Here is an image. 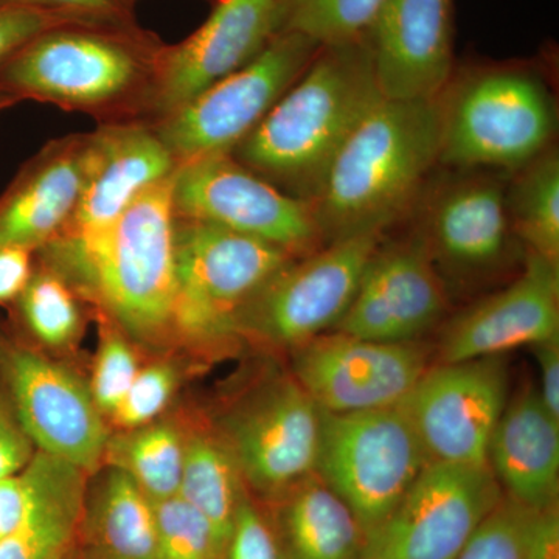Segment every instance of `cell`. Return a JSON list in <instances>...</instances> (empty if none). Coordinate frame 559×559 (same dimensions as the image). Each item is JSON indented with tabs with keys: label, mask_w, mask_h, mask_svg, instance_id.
<instances>
[{
	"label": "cell",
	"mask_w": 559,
	"mask_h": 559,
	"mask_svg": "<svg viewBox=\"0 0 559 559\" xmlns=\"http://www.w3.org/2000/svg\"><path fill=\"white\" fill-rule=\"evenodd\" d=\"M27 469L31 506L21 524L0 539V559H61L76 546L90 474L39 450Z\"/></svg>",
	"instance_id": "cell-24"
},
{
	"label": "cell",
	"mask_w": 559,
	"mask_h": 559,
	"mask_svg": "<svg viewBox=\"0 0 559 559\" xmlns=\"http://www.w3.org/2000/svg\"><path fill=\"white\" fill-rule=\"evenodd\" d=\"M87 132L51 139L0 193V246L33 252L68 229L83 186Z\"/></svg>",
	"instance_id": "cell-21"
},
{
	"label": "cell",
	"mask_w": 559,
	"mask_h": 559,
	"mask_svg": "<svg viewBox=\"0 0 559 559\" xmlns=\"http://www.w3.org/2000/svg\"><path fill=\"white\" fill-rule=\"evenodd\" d=\"M381 97L369 36L322 46L230 156L283 193L312 202L342 146Z\"/></svg>",
	"instance_id": "cell-2"
},
{
	"label": "cell",
	"mask_w": 559,
	"mask_h": 559,
	"mask_svg": "<svg viewBox=\"0 0 559 559\" xmlns=\"http://www.w3.org/2000/svg\"><path fill=\"white\" fill-rule=\"evenodd\" d=\"M76 547L83 559H157L154 503L124 471L91 474Z\"/></svg>",
	"instance_id": "cell-26"
},
{
	"label": "cell",
	"mask_w": 559,
	"mask_h": 559,
	"mask_svg": "<svg viewBox=\"0 0 559 559\" xmlns=\"http://www.w3.org/2000/svg\"><path fill=\"white\" fill-rule=\"evenodd\" d=\"M536 362L539 366L540 400L547 411L559 419V337L535 345Z\"/></svg>",
	"instance_id": "cell-43"
},
{
	"label": "cell",
	"mask_w": 559,
	"mask_h": 559,
	"mask_svg": "<svg viewBox=\"0 0 559 559\" xmlns=\"http://www.w3.org/2000/svg\"><path fill=\"white\" fill-rule=\"evenodd\" d=\"M11 2V0H0V7L5 5V3Z\"/></svg>",
	"instance_id": "cell-46"
},
{
	"label": "cell",
	"mask_w": 559,
	"mask_h": 559,
	"mask_svg": "<svg viewBox=\"0 0 559 559\" xmlns=\"http://www.w3.org/2000/svg\"><path fill=\"white\" fill-rule=\"evenodd\" d=\"M35 253L16 246H0V307L11 308L27 286Z\"/></svg>",
	"instance_id": "cell-40"
},
{
	"label": "cell",
	"mask_w": 559,
	"mask_h": 559,
	"mask_svg": "<svg viewBox=\"0 0 559 559\" xmlns=\"http://www.w3.org/2000/svg\"><path fill=\"white\" fill-rule=\"evenodd\" d=\"M525 559H559V511L557 506L533 511Z\"/></svg>",
	"instance_id": "cell-42"
},
{
	"label": "cell",
	"mask_w": 559,
	"mask_h": 559,
	"mask_svg": "<svg viewBox=\"0 0 559 559\" xmlns=\"http://www.w3.org/2000/svg\"><path fill=\"white\" fill-rule=\"evenodd\" d=\"M428 463L403 403L356 414L322 412L316 473L347 503L366 535L392 513Z\"/></svg>",
	"instance_id": "cell-8"
},
{
	"label": "cell",
	"mask_w": 559,
	"mask_h": 559,
	"mask_svg": "<svg viewBox=\"0 0 559 559\" xmlns=\"http://www.w3.org/2000/svg\"><path fill=\"white\" fill-rule=\"evenodd\" d=\"M385 0H282V32H296L322 46L369 36Z\"/></svg>",
	"instance_id": "cell-31"
},
{
	"label": "cell",
	"mask_w": 559,
	"mask_h": 559,
	"mask_svg": "<svg viewBox=\"0 0 559 559\" xmlns=\"http://www.w3.org/2000/svg\"><path fill=\"white\" fill-rule=\"evenodd\" d=\"M381 95L436 100L452 76V0H385L369 33Z\"/></svg>",
	"instance_id": "cell-20"
},
{
	"label": "cell",
	"mask_w": 559,
	"mask_h": 559,
	"mask_svg": "<svg viewBox=\"0 0 559 559\" xmlns=\"http://www.w3.org/2000/svg\"><path fill=\"white\" fill-rule=\"evenodd\" d=\"M533 511L503 496L455 559H525Z\"/></svg>",
	"instance_id": "cell-35"
},
{
	"label": "cell",
	"mask_w": 559,
	"mask_h": 559,
	"mask_svg": "<svg viewBox=\"0 0 559 559\" xmlns=\"http://www.w3.org/2000/svg\"><path fill=\"white\" fill-rule=\"evenodd\" d=\"M487 463L506 498L530 510L557 506L559 419L532 385L507 401L489 440Z\"/></svg>",
	"instance_id": "cell-22"
},
{
	"label": "cell",
	"mask_w": 559,
	"mask_h": 559,
	"mask_svg": "<svg viewBox=\"0 0 559 559\" xmlns=\"http://www.w3.org/2000/svg\"><path fill=\"white\" fill-rule=\"evenodd\" d=\"M134 2H138V0H134Z\"/></svg>",
	"instance_id": "cell-47"
},
{
	"label": "cell",
	"mask_w": 559,
	"mask_h": 559,
	"mask_svg": "<svg viewBox=\"0 0 559 559\" xmlns=\"http://www.w3.org/2000/svg\"><path fill=\"white\" fill-rule=\"evenodd\" d=\"M36 451L35 441L22 426L13 403L0 385V479L25 469Z\"/></svg>",
	"instance_id": "cell-38"
},
{
	"label": "cell",
	"mask_w": 559,
	"mask_h": 559,
	"mask_svg": "<svg viewBox=\"0 0 559 559\" xmlns=\"http://www.w3.org/2000/svg\"><path fill=\"white\" fill-rule=\"evenodd\" d=\"M507 197L496 180H463L441 191L430 209L433 260L460 272L489 271L500 263L511 234Z\"/></svg>",
	"instance_id": "cell-23"
},
{
	"label": "cell",
	"mask_w": 559,
	"mask_h": 559,
	"mask_svg": "<svg viewBox=\"0 0 559 559\" xmlns=\"http://www.w3.org/2000/svg\"><path fill=\"white\" fill-rule=\"evenodd\" d=\"M186 412L130 430H110L103 465L124 471L153 503L178 496L186 452Z\"/></svg>",
	"instance_id": "cell-28"
},
{
	"label": "cell",
	"mask_w": 559,
	"mask_h": 559,
	"mask_svg": "<svg viewBox=\"0 0 559 559\" xmlns=\"http://www.w3.org/2000/svg\"><path fill=\"white\" fill-rule=\"evenodd\" d=\"M381 235L329 242L280 267L238 312L240 344L290 353L334 330L355 299Z\"/></svg>",
	"instance_id": "cell-7"
},
{
	"label": "cell",
	"mask_w": 559,
	"mask_h": 559,
	"mask_svg": "<svg viewBox=\"0 0 559 559\" xmlns=\"http://www.w3.org/2000/svg\"><path fill=\"white\" fill-rule=\"evenodd\" d=\"M0 385L39 451L90 476L100 468L110 426L87 381L13 323L0 322Z\"/></svg>",
	"instance_id": "cell-11"
},
{
	"label": "cell",
	"mask_w": 559,
	"mask_h": 559,
	"mask_svg": "<svg viewBox=\"0 0 559 559\" xmlns=\"http://www.w3.org/2000/svg\"><path fill=\"white\" fill-rule=\"evenodd\" d=\"M320 46L296 32H280L245 68L151 124L178 168L230 154L300 79Z\"/></svg>",
	"instance_id": "cell-10"
},
{
	"label": "cell",
	"mask_w": 559,
	"mask_h": 559,
	"mask_svg": "<svg viewBox=\"0 0 559 559\" xmlns=\"http://www.w3.org/2000/svg\"><path fill=\"white\" fill-rule=\"evenodd\" d=\"M61 559H83L81 558L79 547H73L72 550L68 551V554L64 555Z\"/></svg>",
	"instance_id": "cell-45"
},
{
	"label": "cell",
	"mask_w": 559,
	"mask_h": 559,
	"mask_svg": "<svg viewBox=\"0 0 559 559\" xmlns=\"http://www.w3.org/2000/svg\"><path fill=\"white\" fill-rule=\"evenodd\" d=\"M521 170L507 197L511 230L530 252L559 264L558 151H544Z\"/></svg>",
	"instance_id": "cell-30"
},
{
	"label": "cell",
	"mask_w": 559,
	"mask_h": 559,
	"mask_svg": "<svg viewBox=\"0 0 559 559\" xmlns=\"http://www.w3.org/2000/svg\"><path fill=\"white\" fill-rule=\"evenodd\" d=\"M223 559H283L266 513L248 491L235 513Z\"/></svg>",
	"instance_id": "cell-37"
},
{
	"label": "cell",
	"mask_w": 559,
	"mask_h": 559,
	"mask_svg": "<svg viewBox=\"0 0 559 559\" xmlns=\"http://www.w3.org/2000/svg\"><path fill=\"white\" fill-rule=\"evenodd\" d=\"M264 506L283 559H364V528L318 473Z\"/></svg>",
	"instance_id": "cell-25"
},
{
	"label": "cell",
	"mask_w": 559,
	"mask_h": 559,
	"mask_svg": "<svg viewBox=\"0 0 559 559\" xmlns=\"http://www.w3.org/2000/svg\"><path fill=\"white\" fill-rule=\"evenodd\" d=\"M17 103L20 102H17L13 95L0 91V114L5 112L7 109L13 108V106H16Z\"/></svg>",
	"instance_id": "cell-44"
},
{
	"label": "cell",
	"mask_w": 559,
	"mask_h": 559,
	"mask_svg": "<svg viewBox=\"0 0 559 559\" xmlns=\"http://www.w3.org/2000/svg\"><path fill=\"white\" fill-rule=\"evenodd\" d=\"M43 9L60 11L90 24H132L134 0H21Z\"/></svg>",
	"instance_id": "cell-39"
},
{
	"label": "cell",
	"mask_w": 559,
	"mask_h": 559,
	"mask_svg": "<svg viewBox=\"0 0 559 559\" xmlns=\"http://www.w3.org/2000/svg\"><path fill=\"white\" fill-rule=\"evenodd\" d=\"M173 213L248 235L296 257L322 248L311 202L283 193L230 154L182 165L173 182Z\"/></svg>",
	"instance_id": "cell-13"
},
{
	"label": "cell",
	"mask_w": 559,
	"mask_h": 559,
	"mask_svg": "<svg viewBox=\"0 0 559 559\" xmlns=\"http://www.w3.org/2000/svg\"><path fill=\"white\" fill-rule=\"evenodd\" d=\"M69 24L90 22L21 0H11L0 7V68L43 33Z\"/></svg>",
	"instance_id": "cell-36"
},
{
	"label": "cell",
	"mask_w": 559,
	"mask_h": 559,
	"mask_svg": "<svg viewBox=\"0 0 559 559\" xmlns=\"http://www.w3.org/2000/svg\"><path fill=\"white\" fill-rule=\"evenodd\" d=\"M210 423L257 502H271L316 473L322 411L290 373L257 382Z\"/></svg>",
	"instance_id": "cell-9"
},
{
	"label": "cell",
	"mask_w": 559,
	"mask_h": 559,
	"mask_svg": "<svg viewBox=\"0 0 559 559\" xmlns=\"http://www.w3.org/2000/svg\"><path fill=\"white\" fill-rule=\"evenodd\" d=\"M164 46L135 22L61 25L0 68V91L97 124L146 123Z\"/></svg>",
	"instance_id": "cell-3"
},
{
	"label": "cell",
	"mask_w": 559,
	"mask_h": 559,
	"mask_svg": "<svg viewBox=\"0 0 559 559\" xmlns=\"http://www.w3.org/2000/svg\"><path fill=\"white\" fill-rule=\"evenodd\" d=\"M439 160L521 170L550 148L557 128L546 84L528 69H477L437 98Z\"/></svg>",
	"instance_id": "cell-6"
},
{
	"label": "cell",
	"mask_w": 559,
	"mask_h": 559,
	"mask_svg": "<svg viewBox=\"0 0 559 559\" xmlns=\"http://www.w3.org/2000/svg\"><path fill=\"white\" fill-rule=\"evenodd\" d=\"M448 305L447 286L425 240L380 245L334 331L390 344L417 342L440 322Z\"/></svg>",
	"instance_id": "cell-17"
},
{
	"label": "cell",
	"mask_w": 559,
	"mask_h": 559,
	"mask_svg": "<svg viewBox=\"0 0 559 559\" xmlns=\"http://www.w3.org/2000/svg\"><path fill=\"white\" fill-rule=\"evenodd\" d=\"M157 559H223L209 522L179 496L154 503Z\"/></svg>",
	"instance_id": "cell-34"
},
{
	"label": "cell",
	"mask_w": 559,
	"mask_h": 559,
	"mask_svg": "<svg viewBox=\"0 0 559 559\" xmlns=\"http://www.w3.org/2000/svg\"><path fill=\"white\" fill-rule=\"evenodd\" d=\"M32 500V476L27 466L0 479V539L9 536L27 513Z\"/></svg>",
	"instance_id": "cell-41"
},
{
	"label": "cell",
	"mask_w": 559,
	"mask_h": 559,
	"mask_svg": "<svg viewBox=\"0 0 559 559\" xmlns=\"http://www.w3.org/2000/svg\"><path fill=\"white\" fill-rule=\"evenodd\" d=\"M293 259L270 242L175 216L171 352L209 359L238 347V312Z\"/></svg>",
	"instance_id": "cell-5"
},
{
	"label": "cell",
	"mask_w": 559,
	"mask_h": 559,
	"mask_svg": "<svg viewBox=\"0 0 559 559\" xmlns=\"http://www.w3.org/2000/svg\"><path fill=\"white\" fill-rule=\"evenodd\" d=\"M175 176L140 194L100 240L79 245L60 237L36 252L79 290L91 312L108 316L153 355L173 353Z\"/></svg>",
	"instance_id": "cell-1"
},
{
	"label": "cell",
	"mask_w": 559,
	"mask_h": 559,
	"mask_svg": "<svg viewBox=\"0 0 559 559\" xmlns=\"http://www.w3.org/2000/svg\"><path fill=\"white\" fill-rule=\"evenodd\" d=\"M502 499L488 463L429 462L367 533L364 559H455Z\"/></svg>",
	"instance_id": "cell-12"
},
{
	"label": "cell",
	"mask_w": 559,
	"mask_h": 559,
	"mask_svg": "<svg viewBox=\"0 0 559 559\" xmlns=\"http://www.w3.org/2000/svg\"><path fill=\"white\" fill-rule=\"evenodd\" d=\"M509 401L502 356L430 366L403 401L429 462L487 465L492 430Z\"/></svg>",
	"instance_id": "cell-15"
},
{
	"label": "cell",
	"mask_w": 559,
	"mask_h": 559,
	"mask_svg": "<svg viewBox=\"0 0 559 559\" xmlns=\"http://www.w3.org/2000/svg\"><path fill=\"white\" fill-rule=\"evenodd\" d=\"M282 0H216L186 39L162 49L148 119L153 124L237 72L282 32Z\"/></svg>",
	"instance_id": "cell-16"
},
{
	"label": "cell",
	"mask_w": 559,
	"mask_h": 559,
	"mask_svg": "<svg viewBox=\"0 0 559 559\" xmlns=\"http://www.w3.org/2000/svg\"><path fill=\"white\" fill-rule=\"evenodd\" d=\"M178 170L170 151L145 121L97 124L87 132L79 205L60 237L79 245L100 240L140 194Z\"/></svg>",
	"instance_id": "cell-18"
},
{
	"label": "cell",
	"mask_w": 559,
	"mask_h": 559,
	"mask_svg": "<svg viewBox=\"0 0 559 559\" xmlns=\"http://www.w3.org/2000/svg\"><path fill=\"white\" fill-rule=\"evenodd\" d=\"M98 325V345L87 381L92 400L106 419L127 395L140 367L139 347L100 311H92Z\"/></svg>",
	"instance_id": "cell-32"
},
{
	"label": "cell",
	"mask_w": 559,
	"mask_h": 559,
	"mask_svg": "<svg viewBox=\"0 0 559 559\" xmlns=\"http://www.w3.org/2000/svg\"><path fill=\"white\" fill-rule=\"evenodd\" d=\"M186 452L178 496L209 522L223 557L246 495L240 471L212 423L186 412Z\"/></svg>",
	"instance_id": "cell-27"
},
{
	"label": "cell",
	"mask_w": 559,
	"mask_h": 559,
	"mask_svg": "<svg viewBox=\"0 0 559 559\" xmlns=\"http://www.w3.org/2000/svg\"><path fill=\"white\" fill-rule=\"evenodd\" d=\"M440 153L439 103L381 97L311 202L323 245L382 234L417 198Z\"/></svg>",
	"instance_id": "cell-4"
},
{
	"label": "cell",
	"mask_w": 559,
	"mask_h": 559,
	"mask_svg": "<svg viewBox=\"0 0 559 559\" xmlns=\"http://www.w3.org/2000/svg\"><path fill=\"white\" fill-rule=\"evenodd\" d=\"M140 367L138 377L108 418L110 430H130L164 417L182 382L183 370L176 353L154 355Z\"/></svg>",
	"instance_id": "cell-33"
},
{
	"label": "cell",
	"mask_w": 559,
	"mask_h": 559,
	"mask_svg": "<svg viewBox=\"0 0 559 559\" xmlns=\"http://www.w3.org/2000/svg\"><path fill=\"white\" fill-rule=\"evenodd\" d=\"M290 374L322 412L344 415L403 403L430 367L418 342L390 344L331 330L290 352Z\"/></svg>",
	"instance_id": "cell-14"
},
{
	"label": "cell",
	"mask_w": 559,
	"mask_h": 559,
	"mask_svg": "<svg viewBox=\"0 0 559 559\" xmlns=\"http://www.w3.org/2000/svg\"><path fill=\"white\" fill-rule=\"evenodd\" d=\"M559 337V264L528 253L520 277L448 323L439 362L502 356Z\"/></svg>",
	"instance_id": "cell-19"
},
{
	"label": "cell",
	"mask_w": 559,
	"mask_h": 559,
	"mask_svg": "<svg viewBox=\"0 0 559 559\" xmlns=\"http://www.w3.org/2000/svg\"><path fill=\"white\" fill-rule=\"evenodd\" d=\"M17 329L46 352H68L79 345L86 329L90 305L79 290L36 259L32 277L13 305Z\"/></svg>",
	"instance_id": "cell-29"
}]
</instances>
